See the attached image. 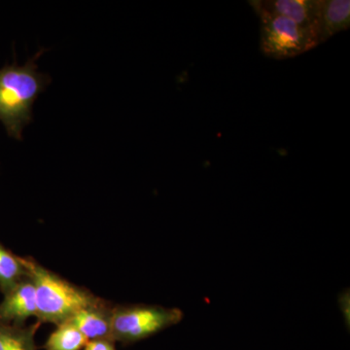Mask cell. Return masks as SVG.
I'll use <instances>...</instances> for the list:
<instances>
[{
  "label": "cell",
  "mask_w": 350,
  "mask_h": 350,
  "mask_svg": "<svg viewBox=\"0 0 350 350\" xmlns=\"http://www.w3.org/2000/svg\"><path fill=\"white\" fill-rule=\"evenodd\" d=\"M350 27L349 0H320L317 36L319 45Z\"/></svg>",
  "instance_id": "ba28073f"
},
{
  "label": "cell",
  "mask_w": 350,
  "mask_h": 350,
  "mask_svg": "<svg viewBox=\"0 0 350 350\" xmlns=\"http://www.w3.org/2000/svg\"><path fill=\"white\" fill-rule=\"evenodd\" d=\"M38 52L24 66L14 63L0 68V122L9 137L22 139L23 131L32 121V108L39 94L51 83V77L39 72Z\"/></svg>",
  "instance_id": "6da1fadb"
},
{
  "label": "cell",
  "mask_w": 350,
  "mask_h": 350,
  "mask_svg": "<svg viewBox=\"0 0 350 350\" xmlns=\"http://www.w3.org/2000/svg\"><path fill=\"white\" fill-rule=\"evenodd\" d=\"M41 324L14 326L0 323V350H38L36 335Z\"/></svg>",
  "instance_id": "9c48e42d"
},
{
  "label": "cell",
  "mask_w": 350,
  "mask_h": 350,
  "mask_svg": "<svg viewBox=\"0 0 350 350\" xmlns=\"http://www.w3.org/2000/svg\"><path fill=\"white\" fill-rule=\"evenodd\" d=\"M253 10L275 13L317 31L320 0H253Z\"/></svg>",
  "instance_id": "8992f818"
},
{
  "label": "cell",
  "mask_w": 350,
  "mask_h": 350,
  "mask_svg": "<svg viewBox=\"0 0 350 350\" xmlns=\"http://www.w3.org/2000/svg\"><path fill=\"white\" fill-rule=\"evenodd\" d=\"M112 310L111 304L105 300L98 305L82 308L68 322L81 332L88 340H112Z\"/></svg>",
  "instance_id": "52a82bcc"
},
{
  "label": "cell",
  "mask_w": 350,
  "mask_h": 350,
  "mask_svg": "<svg viewBox=\"0 0 350 350\" xmlns=\"http://www.w3.org/2000/svg\"><path fill=\"white\" fill-rule=\"evenodd\" d=\"M3 296L0 303V323L25 326L27 319L36 317V288L29 276Z\"/></svg>",
  "instance_id": "5b68a950"
},
{
  "label": "cell",
  "mask_w": 350,
  "mask_h": 350,
  "mask_svg": "<svg viewBox=\"0 0 350 350\" xmlns=\"http://www.w3.org/2000/svg\"><path fill=\"white\" fill-rule=\"evenodd\" d=\"M260 20V48L265 56L286 59L319 45L317 31L275 13L255 10Z\"/></svg>",
  "instance_id": "277c9868"
},
{
  "label": "cell",
  "mask_w": 350,
  "mask_h": 350,
  "mask_svg": "<svg viewBox=\"0 0 350 350\" xmlns=\"http://www.w3.org/2000/svg\"><path fill=\"white\" fill-rule=\"evenodd\" d=\"M21 261L36 288V317L40 324L59 325L68 321L82 308L98 305L105 301L89 290L72 284L44 268L32 258L21 257Z\"/></svg>",
  "instance_id": "7a4b0ae2"
},
{
  "label": "cell",
  "mask_w": 350,
  "mask_h": 350,
  "mask_svg": "<svg viewBox=\"0 0 350 350\" xmlns=\"http://www.w3.org/2000/svg\"><path fill=\"white\" fill-rule=\"evenodd\" d=\"M184 313L176 308L153 305L115 306L112 310L111 338L123 345L133 344L183 319Z\"/></svg>",
  "instance_id": "3957f363"
},
{
  "label": "cell",
  "mask_w": 350,
  "mask_h": 350,
  "mask_svg": "<svg viewBox=\"0 0 350 350\" xmlns=\"http://www.w3.org/2000/svg\"><path fill=\"white\" fill-rule=\"evenodd\" d=\"M27 278V269L21 257L0 243V291L8 293L18 283Z\"/></svg>",
  "instance_id": "30bf717a"
},
{
  "label": "cell",
  "mask_w": 350,
  "mask_h": 350,
  "mask_svg": "<svg viewBox=\"0 0 350 350\" xmlns=\"http://www.w3.org/2000/svg\"><path fill=\"white\" fill-rule=\"evenodd\" d=\"M83 350H117L111 340H89Z\"/></svg>",
  "instance_id": "7c38bea8"
},
{
  "label": "cell",
  "mask_w": 350,
  "mask_h": 350,
  "mask_svg": "<svg viewBox=\"0 0 350 350\" xmlns=\"http://www.w3.org/2000/svg\"><path fill=\"white\" fill-rule=\"evenodd\" d=\"M89 340L70 322L59 324L43 345L44 350H83Z\"/></svg>",
  "instance_id": "8fae6325"
}]
</instances>
